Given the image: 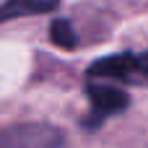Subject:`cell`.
I'll list each match as a JSON object with an SVG mask.
<instances>
[{
    "mask_svg": "<svg viewBox=\"0 0 148 148\" xmlns=\"http://www.w3.org/2000/svg\"><path fill=\"white\" fill-rule=\"evenodd\" d=\"M135 57L133 55H112L101 57L88 68V78H112V81H127L133 78Z\"/></svg>",
    "mask_w": 148,
    "mask_h": 148,
    "instance_id": "1",
    "label": "cell"
},
{
    "mask_svg": "<svg viewBox=\"0 0 148 148\" xmlns=\"http://www.w3.org/2000/svg\"><path fill=\"white\" fill-rule=\"evenodd\" d=\"M88 99L94 104V109L99 114H114L122 112L127 107V94L117 86H107V83H91L88 86Z\"/></svg>",
    "mask_w": 148,
    "mask_h": 148,
    "instance_id": "2",
    "label": "cell"
},
{
    "mask_svg": "<svg viewBox=\"0 0 148 148\" xmlns=\"http://www.w3.org/2000/svg\"><path fill=\"white\" fill-rule=\"evenodd\" d=\"M55 5H57V0H8L0 5V23L10 21V18H21V16L49 13Z\"/></svg>",
    "mask_w": 148,
    "mask_h": 148,
    "instance_id": "3",
    "label": "cell"
},
{
    "mask_svg": "<svg viewBox=\"0 0 148 148\" xmlns=\"http://www.w3.org/2000/svg\"><path fill=\"white\" fill-rule=\"evenodd\" d=\"M49 36H52V42H55L57 47H62V49H73V47H75V31H73V26H70L68 21H62V18L52 21Z\"/></svg>",
    "mask_w": 148,
    "mask_h": 148,
    "instance_id": "4",
    "label": "cell"
},
{
    "mask_svg": "<svg viewBox=\"0 0 148 148\" xmlns=\"http://www.w3.org/2000/svg\"><path fill=\"white\" fill-rule=\"evenodd\" d=\"M133 78H140V81H146V83H148V52H146V55H140V57H135Z\"/></svg>",
    "mask_w": 148,
    "mask_h": 148,
    "instance_id": "5",
    "label": "cell"
}]
</instances>
